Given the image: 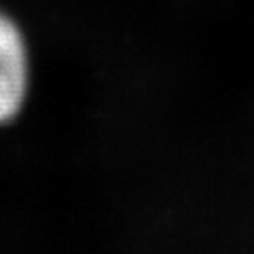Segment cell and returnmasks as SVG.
<instances>
[{
    "label": "cell",
    "instance_id": "obj_1",
    "mask_svg": "<svg viewBox=\"0 0 254 254\" xmlns=\"http://www.w3.org/2000/svg\"><path fill=\"white\" fill-rule=\"evenodd\" d=\"M28 53L25 37L11 16L0 11V124L16 117L27 95Z\"/></svg>",
    "mask_w": 254,
    "mask_h": 254
}]
</instances>
